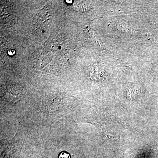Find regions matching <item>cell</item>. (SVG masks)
<instances>
[{
	"label": "cell",
	"instance_id": "3957f363",
	"mask_svg": "<svg viewBox=\"0 0 158 158\" xmlns=\"http://www.w3.org/2000/svg\"><path fill=\"white\" fill-rule=\"evenodd\" d=\"M9 54L10 55H13L15 54V51L14 50H10L9 52Z\"/></svg>",
	"mask_w": 158,
	"mask_h": 158
},
{
	"label": "cell",
	"instance_id": "6da1fadb",
	"mask_svg": "<svg viewBox=\"0 0 158 158\" xmlns=\"http://www.w3.org/2000/svg\"><path fill=\"white\" fill-rule=\"evenodd\" d=\"M72 101L69 96L62 93H56L50 97L43 103L40 109L44 121L52 124L69 113L73 109Z\"/></svg>",
	"mask_w": 158,
	"mask_h": 158
},
{
	"label": "cell",
	"instance_id": "7a4b0ae2",
	"mask_svg": "<svg viewBox=\"0 0 158 158\" xmlns=\"http://www.w3.org/2000/svg\"><path fill=\"white\" fill-rule=\"evenodd\" d=\"M51 15L48 13V12L46 13L45 12H44L43 13L40 15L37 19V28L40 31L44 29V27H46V26H48V24L46 22L47 21L51 22Z\"/></svg>",
	"mask_w": 158,
	"mask_h": 158
}]
</instances>
